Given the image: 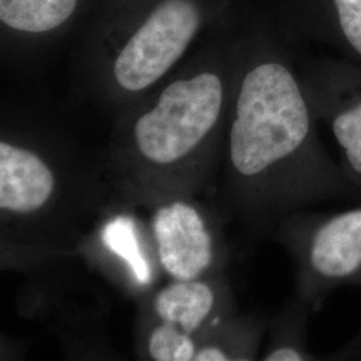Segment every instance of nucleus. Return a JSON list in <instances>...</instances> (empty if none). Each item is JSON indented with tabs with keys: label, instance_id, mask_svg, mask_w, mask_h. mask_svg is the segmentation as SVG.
<instances>
[{
	"label": "nucleus",
	"instance_id": "f257e3e1",
	"mask_svg": "<svg viewBox=\"0 0 361 361\" xmlns=\"http://www.w3.org/2000/svg\"><path fill=\"white\" fill-rule=\"evenodd\" d=\"M232 110L217 183L225 217L271 234L295 212L361 197L324 149L308 98L288 66H252L240 79Z\"/></svg>",
	"mask_w": 361,
	"mask_h": 361
},
{
	"label": "nucleus",
	"instance_id": "f03ea898",
	"mask_svg": "<svg viewBox=\"0 0 361 361\" xmlns=\"http://www.w3.org/2000/svg\"><path fill=\"white\" fill-rule=\"evenodd\" d=\"M226 86L219 73L170 82L157 101L116 131L102 157L116 207H153L219 183L226 129Z\"/></svg>",
	"mask_w": 361,
	"mask_h": 361
},
{
	"label": "nucleus",
	"instance_id": "7ed1b4c3",
	"mask_svg": "<svg viewBox=\"0 0 361 361\" xmlns=\"http://www.w3.org/2000/svg\"><path fill=\"white\" fill-rule=\"evenodd\" d=\"M110 197L101 162L35 138H0L1 265L25 268L80 249Z\"/></svg>",
	"mask_w": 361,
	"mask_h": 361
},
{
	"label": "nucleus",
	"instance_id": "20e7f679",
	"mask_svg": "<svg viewBox=\"0 0 361 361\" xmlns=\"http://www.w3.org/2000/svg\"><path fill=\"white\" fill-rule=\"evenodd\" d=\"M271 237L296 262V295L312 312L344 285H361V205L344 212L298 210Z\"/></svg>",
	"mask_w": 361,
	"mask_h": 361
},
{
	"label": "nucleus",
	"instance_id": "39448f33",
	"mask_svg": "<svg viewBox=\"0 0 361 361\" xmlns=\"http://www.w3.org/2000/svg\"><path fill=\"white\" fill-rule=\"evenodd\" d=\"M155 261L170 280H197L224 274L229 247L222 231L225 214L195 197H180L150 209Z\"/></svg>",
	"mask_w": 361,
	"mask_h": 361
},
{
	"label": "nucleus",
	"instance_id": "423d86ee",
	"mask_svg": "<svg viewBox=\"0 0 361 361\" xmlns=\"http://www.w3.org/2000/svg\"><path fill=\"white\" fill-rule=\"evenodd\" d=\"M200 27L189 0H165L131 37L113 63V79L125 94H140L177 63Z\"/></svg>",
	"mask_w": 361,
	"mask_h": 361
},
{
	"label": "nucleus",
	"instance_id": "0eeeda50",
	"mask_svg": "<svg viewBox=\"0 0 361 361\" xmlns=\"http://www.w3.org/2000/svg\"><path fill=\"white\" fill-rule=\"evenodd\" d=\"M237 312L232 285L224 273L197 280H170L145 296L138 317L192 337L200 345L209 332Z\"/></svg>",
	"mask_w": 361,
	"mask_h": 361
},
{
	"label": "nucleus",
	"instance_id": "6e6552de",
	"mask_svg": "<svg viewBox=\"0 0 361 361\" xmlns=\"http://www.w3.org/2000/svg\"><path fill=\"white\" fill-rule=\"evenodd\" d=\"M269 322L256 313H235L209 332L194 361L257 360Z\"/></svg>",
	"mask_w": 361,
	"mask_h": 361
},
{
	"label": "nucleus",
	"instance_id": "1a4fd4ad",
	"mask_svg": "<svg viewBox=\"0 0 361 361\" xmlns=\"http://www.w3.org/2000/svg\"><path fill=\"white\" fill-rule=\"evenodd\" d=\"M347 97L343 101L326 87L322 107L341 149L340 166L348 180L361 189V90Z\"/></svg>",
	"mask_w": 361,
	"mask_h": 361
},
{
	"label": "nucleus",
	"instance_id": "9d476101",
	"mask_svg": "<svg viewBox=\"0 0 361 361\" xmlns=\"http://www.w3.org/2000/svg\"><path fill=\"white\" fill-rule=\"evenodd\" d=\"M310 307L295 295L288 301L271 322H269V341L262 355L265 361L319 360L310 352L308 344Z\"/></svg>",
	"mask_w": 361,
	"mask_h": 361
},
{
	"label": "nucleus",
	"instance_id": "9b49d317",
	"mask_svg": "<svg viewBox=\"0 0 361 361\" xmlns=\"http://www.w3.org/2000/svg\"><path fill=\"white\" fill-rule=\"evenodd\" d=\"M77 7V0H0V19L13 30L44 32L61 26Z\"/></svg>",
	"mask_w": 361,
	"mask_h": 361
},
{
	"label": "nucleus",
	"instance_id": "f8f14e48",
	"mask_svg": "<svg viewBox=\"0 0 361 361\" xmlns=\"http://www.w3.org/2000/svg\"><path fill=\"white\" fill-rule=\"evenodd\" d=\"M340 26L350 47L361 56V0H334Z\"/></svg>",
	"mask_w": 361,
	"mask_h": 361
},
{
	"label": "nucleus",
	"instance_id": "ddd939ff",
	"mask_svg": "<svg viewBox=\"0 0 361 361\" xmlns=\"http://www.w3.org/2000/svg\"><path fill=\"white\" fill-rule=\"evenodd\" d=\"M328 360H361V328L345 345L335 350Z\"/></svg>",
	"mask_w": 361,
	"mask_h": 361
}]
</instances>
